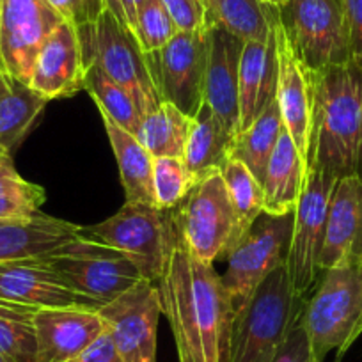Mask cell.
<instances>
[{
	"label": "cell",
	"instance_id": "6da1fadb",
	"mask_svg": "<svg viewBox=\"0 0 362 362\" xmlns=\"http://www.w3.org/2000/svg\"><path fill=\"white\" fill-rule=\"evenodd\" d=\"M156 288L180 362H229L235 309L214 264L196 259L177 236Z\"/></svg>",
	"mask_w": 362,
	"mask_h": 362
},
{
	"label": "cell",
	"instance_id": "7a4b0ae2",
	"mask_svg": "<svg viewBox=\"0 0 362 362\" xmlns=\"http://www.w3.org/2000/svg\"><path fill=\"white\" fill-rule=\"evenodd\" d=\"M313 117L308 169L337 180L362 177V64L350 61L311 73Z\"/></svg>",
	"mask_w": 362,
	"mask_h": 362
},
{
	"label": "cell",
	"instance_id": "3957f363",
	"mask_svg": "<svg viewBox=\"0 0 362 362\" xmlns=\"http://www.w3.org/2000/svg\"><path fill=\"white\" fill-rule=\"evenodd\" d=\"M300 323L316 362L330 351L339 361L362 334V259L346 261L322 272L305 298Z\"/></svg>",
	"mask_w": 362,
	"mask_h": 362
},
{
	"label": "cell",
	"instance_id": "277c9868",
	"mask_svg": "<svg viewBox=\"0 0 362 362\" xmlns=\"http://www.w3.org/2000/svg\"><path fill=\"white\" fill-rule=\"evenodd\" d=\"M304 302L295 295L286 264L264 277L235 316L229 362H274L300 320Z\"/></svg>",
	"mask_w": 362,
	"mask_h": 362
},
{
	"label": "cell",
	"instance_id": "5b68a950",
	"mask_svg": "<svg viewBox=\"0 0 362 362\" xmlns=\"http://www.w3.org/2000/svg\"><path fill=\"white\" fill-rule=\"evenodd\" d=\"M82 236L121 250L139 268L142 279L156 284L165 272L177 233L170 210L127 203L107 221L82 228Z\"/></svg>",
	"mask_w": 362,
	"mask_h": 362
},
{
	"label": "cell",
	"instance_id": "8992f818",
	"mask_svg": "<svg viewBox=\"0 0 362 362\" xmlns=\"http://www.w3.org/2000/svg\"><path fill=\"white\" fill-rule=\"evenodd\" d=\"M170 211L183 245L203 263L226 259L238 242V218L221 173L197 181Z\"/></svg>",
	"mask_w": 362,
	"mask_h": 362
},
{
	"label": "cell",
	"instance_id": "52a82bcc",
	"mask_svg": "<svg viewBox=\"0 0 362 362\" xmlns=\"http://www.w3.org/2000/svg\"><path fill=\"white\" fill-rule=\"evenodd\" d=\"M83 55L107 76L128 90L137 103L142 117L162 105L148 55L141 50L134 34L121 25L109 9L95 25L76 29Z\"/></svg>",
	"mask_w": 362,
	"mask_h": 362
},
{
	"label": "cell",
	"instance_id": "ba28073f",
	"mask_svg": "<svg viewBox=\"0 0 362 362\" xmlns=\"http://www.w3.org/2000/svg\"><path fill=\"white\" fill-rule=\"evenodd\" d=\"M293 218L295 211L286 215L263 211L228 252V270L222 276V283L231 298L235 316L250 300L264 277L286 264Z\"/></svg>",
	"mask_w": 362,
	"mask_h": 362
},
{
	"label": "cell",
	"instance_id": "9c48e42d",
	"mask_svg": "<svg viewBox=\"0 0 362 362\" xmlns=\"http://www.w3.org/2000/svg\"><path fill=\"white\" fill-rule=\"evenodd\" d=\"M41 257L71 290L102 305L142 281L139 268L121 250L82 235Z\"/></svg>",
	"mask_w": 362,
	"mask_h": 362
},
{
	"label": "cell",
	"instance_id": "30bf717a",
	"mask_svg": "<svg viewBox=\"0 0 362 362\" xmlns=\"http://www.w3.org/2000/svg\"><path fill=\"white\" fill-rule=\"evenodd\" d=\"M277 16L298 61L322 71L351 61L350 40L339 0H286Z\"/></svg>",
	"mask_w": 362,
	"mask_h": 362
},
{
	"label": "cell",
	"instance_id": "8fae6325",
	"mask_svg": "<svg viewBox=\"0 0 362 362\" xmlns=\"http://www.w3.org/2000/svg\"><path fill=\"white\" fill-rule=\"evenodd\" d=\"M337 177L320 169H308L300 201L295 208L293 235L286 270L295 295L302 300L311 295L322 277L320 256L325 238L327 214Z\"/></svg>",
	"mask_w": 362,
	"mask_h": 362
},
{
	"label": "cell",
	"instance_id": "7c38bea8",
	"mask_svg": "<svg viewBox=\"0 0 362 362\" xmlns=\"http://www.w3.org/2000/svg\"><path fill=\"white\" fill-rule=\"evenodd\" d=\"M210 27L180 33L155 54H146L162 102L194 117L204 103Z\"/></svg>",
	"mask_w": 362,
	"mask_h": 362
},
{
	"label": "cell",
	"instance_id": "4fadbf2b",
	"mask_svg": "<svg viewBox=\"0 0 362 362\" xmlns=\"http://www.w3.org/2000/svg\"><path fill=\"white\" fill-rule=\"evenodd\" d=\"M62 22L47 0H4L0 16V71L29 83L41 47Z\"/></svg>",
	"mask_w": 362,
	"mask_h": 362
},
{
	"label": "cell",
	"instance_id": "5bb4252c",
	"mask_svg": "<svg viewBox=\"0 0 362 362\" xmlns=\"http://www.w3.org/2000/svg\"><path fill=\"white\" fill-rule=\"evenodd\" d=\"M124 362H156V332L162 315L156 284L142 279L98 309Z\"/></svg>",
	"mask_w": 362,
	"mask_h": 362
},
{
	"label": "cell",
	"instance_id": "9a60e30c",
	"mask_svg": "<svg viewBox=\"0 0 362 362\" xmlns=\"http://www.w3.org/2000/svg\"><path fill=\"white\" fill-rule=\"evenodd\" d=\"M0 300L30 308H86L100 309L102 304L64 283L43 257L0 263Z\"/></svg>",
	"mask_w": 362,
	"mask_h": 362
},
{
	"label": "cell",
	"instance_id": "2e32d148",
	"mask_svg": "<svg viewBox=\"0 0 362 362\" xmlns=\"http://www.w3.org/2000/svg\"><path fill=\"white\" fill-rule=\"evenodd\" d=\"M87 68L78 33L71 23L62 22L41 47L29 86L47 102L69 98L83 89Z\"/></svg>",
	"mask_w": 362,
	"mask_h": 362
},
{
	"label": "cell",
	"instance_id": "e0dca14e",
	"mask_svg": "<svg viewBox=\"0 0 362 362\" xmlns=\"http://www.w3.org/2000/svg\"><path fill=\"white\" fill-rule=\"evenodd\" d=\"M274 36H276L277 64H279L276 102L279 105L288 135L308 162L313 117L311 71H308L295 55L286 33L279 22L277 9L276 18H274Z\"/></svg>",
	"mask_w": 362,
	"mask_h": 362
},
{
	"label": "cell",
	"instance_id": "ac0fdd59",
	"mask_svg": "<svg viewBox=\"0 0 362 362\" xmlns=\"http://www.w3.org/2000/svg\"><path fill=\"white\" fill-rule=\"evenodd\" d=\"M243 40L210 25L204 103L231 135L240 132V57Z\"/></svg>",
	"mask_w": 362,
	"mask_h": 362
},
{
	"label": "cell",
	"instance_id": "d6986e66",
	"mask_svg": "<svg viewBox=\"0 0 362 362\" xmlns=\"http://www.w3.org/2000/svg\"><path fill=\"white\" fill-rule=\"evenodd\" d=\"M37 362H69L105 330L98 309L43 308L34 316Z\"/></svg>",
	"mask_w": 362,
	"mask_h": 362
},
{
	"label": "cell",
	"instance_id": "ffe728a7",
	"mask_svg": "<svg viewBox=\"0 0 362 362\" xmlns=\"http://www.w3.org/2000/svg\"><path fill=\"white\" fill-rule=\"evenodd\" d=\"M362 259V177H339L327 214L320 268Z\"/></svg>",
	"mask_w": 362,
	"mask_h": 362
},
{
	"label": "cell",
	"instance_id": "44dd1931",
	"mask_svg": "<svg viewBox=\"0 0 362 362\" xmlns=\"http://www.w3.org/2000/svg\"><path fill=\"white\" fill-rule=\"evenodd\" d=\"M80 235L82 226L41 211L30 217L0 218V263L47 256Z\"/></svg>",
	"mask_w": 362,
	"mask_h": 362
},
{
	"label": "cell",
	"instance_id": "7402d4cb",
	"mask_svg": "<svg viewBox=\"0 0 362 362\" xmlns=\"http://www.w3.org/2000/svg\"><path fill=\"white\" fill-rule=\"evenodd\" d=\"M277 47L276 36L264 41H243L240 57V132L254 123L276 100Z\"/></svg>",
	"mask_w": 362,
	"mask_h": 362
},
{
	"label": "cell",
	"instance_id": "603a6c76",
	"mask_svg": "<svg viewBox=\"0 0 362 362\" xmlns=\"http://www.w3.org/2000/svg\"><path fill=\"white\" fill-rule=\"evenodd\" d=\"M308 177V162L284 130L272 151L263 180L264 214H293Z\"/></svg>",
	"mask_w": 362,
	"mask_h": 362
},
{
	"label": "cell",
	"instance_id": "cb8c5ba5",
	"mask_svg": "<svg viewBox=\"0 0 362 362\" xmlns=\"http://www.w3.org/2000/svg\"><path fill=\"white\" fill-rule=\"evenodd\" d=\"M233 137L235 135L226 130L214 110L203 103L199 112L192 117L189 141L181 158L194 185L211 174L221 173L229 160Z\"/></svg>",
	"mask_w": 362,
	"mask_h": 362
},
{
	"label": "cell",
	"instance_id": "d4e9b609",
	"mask_svg": "<svg viewBox=\"0 0 362 362\" xmlns=\"http://www.w3.org/2000/svg\"><path fill=\"white\" fill-rule=\"evenodd\" d=\"M47 103L29 83L4 73L0 80V158H13V151L33 130Z\"/></svg>",
	"mask_w": 362,
	"mask_h": 362
},
{
	"label": "cell",
	"instance_id": "484cf974",
	"mask_svg": "<svg viewBox=\"0 0 362 362\" xmlns=\"http://www.w3.org/2000/svg\"><path fill=\"white\" fill-rule=\"evenodd\" d=\"M102 117L107 137L112 146L114 155H116L127 203L156 206L155 194H153V162L155 158L149 155L148 149L139 142L134 134L117 127L105 114H102Z\"/></svg>",
	"mask_w": 362,
	"mask_h": 362
},
{
	"label": "cell",
	"instance_id": "4316f807",
	"mask_svg": "<svg viewBox=\"0 0 362 362\" xmlns=\"http://www.w3.org/2000/svg\"><path fill=\"white\" fill-rule=\"evenodd\" d=\"M284 130L279 105L274 100L250 127L233 137L229 158L242 162L263 185L267 163Z\"/></svg>",
	"mask_w": 362,
	"mask_h": 362
},
{
	"label": "cell",
	"instance_id": "83f0119b",
	"mask_svg": "<svg viewBox=\"0 0 362 362\" xmlns=\"http://www.w3.org/2000/svg\"><path fill=\"white\" fill-rule=\"evenodd\" d=\"M210 25H217L243 41H264L272 36L276 8L261 0H203Z\"/></svg>",
	"mask_w": 362,
	"mask_h": 362
},
{
	"label": "cell",
	"instance_id": "f1b7e54d",
	"mask_svg": "<svg viewBox=\"0 0 362 362\" xmlns=\"http://www.w3.org/2000/svg\"><path fill=\"white\" fill-rule=\"evenodd\" d=\"M190 127L192 117L173 103L162 102L158 109L142 117L135 137L153 158H183Z\"/></svg>",
	"mask_w": 362,
	"mask_h": 362
},
{
	"label": "cell",
	"instance_id": "f546056e",
	"mask_svg": "<svg viewBox=\"0 0 362 362\" xmlns=\"http://www.w3.org/2000/svg\"><path fill=\"white\" fill-rule=\"evenodd\" d=\"M83 90H87L90 98L95 100L100 114H105L117 127L135 135V132L141 127L142 114L124 87L114 82L96 64H89L86 80H83Z\"/></svg>",
	"mask_w": 362,
	"mask_h": 362
},
{
	"label": "cell",
	"instance_id": "4dcf8cb0",
	"mask_svg": "<svg viewBox=\"0 0 362 362\" xmlns=\"http://www.w3.org/2000/svg\"><path fill=\"white\" fill-rule=\"evenodd\" d=\"M36 308L0 300V351L15 362H37Z\"/></svg>",
	"mask_w": 362,
	"mask_h": 362
},
{
	"label": "cell",
	"instance_id": "1f68e13d",
	"mask_svg": "<svg viewBox=\"0 0 362 362\" xmlns=\"http://www.w3.org/2000/svg\"><path fill=\"white\" fill-rule=\"evenodd\" d=\"M224 177L226 189H228L229 199L235 208L236 218H238V240L243 233L254 224L257 217L263 214L264 196L263 185L257 177L235 158H229L221 170Z\"/></svg>",
	"mask_w": 362,
	"mask_h": 362
},
{
	"label": "cell",
	"instance_id": "d6a6232c",
	"mask_svg": "<svg viewBox=\"0 0 362 362\" xmlns=\"http://www.w3.org/2000/svg\"><path fill=\"white\" fill-rule=\"evenodd\" d=\"M47 201L43 187L20 176L13 167V158H0V218L30 217Z\"/></svg>",
	"mask_w": 362,
	"mask_h": 362
},
{
	"label": "cell",
	"instance_id": "836d02e7",
	"mask_svg": "<svg viewBox=\"0 0 362 362\" xmlns=\"http://www.w3.org/2000/svg\"><path fill=\"white\" fill-rule=\"evenodd\" d=\"M192 177L181 158H155L153 194L160 210H173L192 189Z\"/></svg>",
	"mask_w": 362,
	"mask_h": 362
},
{
	"label": "cell",
	"instance_id": "e575fe53",
	"mask_svg": "<svg viewBox=\"0 0 362 362\" xmlns=\"http://www.w3.org/2000/svg\"><path fill=\"white\" fill-rule=\"evenodd\" d=\"M177 33L180 30L167 13L165 6L162 4V0H148L139 9L134 36L144 54L162 50Z\"/></svg>",
	"mask_w": 362,
	"mask_h": 362
},
{
	"label": "cell",
	"instance_id": "d590c367",
	"mask_svg": "<svg viewBox=\"0 0 362 362\" xmlns=\"http://www.w3.org/2000/svg\"><path fill=\"white\" fill-rule=\"evenodd\" d=\"M64 22L75 29L95 25L107 9L105 0H47Z\"/></svg>",
	"mask_w": 362,
	"mask_h": 362
},
{
	"label": "cell",
	"instance_id": "8d00e7d4",
	"mask_svg": "<svg viewBox=\"0 0 362 362\" xmlns=\"http://www.w3.org/2000/svg\"><path fill=\"white\" fill-rule=\"evenodd\" d=\"M177 30L194 33L210 27L203 0H162Z\"/></svg>",
	"mask_w": 362,
	"mask_h": 362
},
{
	"label": "cell",
	"instance_id": "74e56055",
	"mask_svg": "<svg viewBox=\"0 0 362 362\" xmlns=\"http://www.w3.org/2000/svg\"><path fill=\"white\" fill-rule=\"evenodd\" d=\"M274 362H316L315 355L311 351L308 334H305V329L300 323V320L293 327L288 339L284 341L283 348L279 350L277 357L274 358Z\"/></svg>",
	"mask_w": 362,
	"mask_h": 362
},
{
	"label": "cell",
	"instance_id": "f35d334b",
	"mask_svg": "<svg viewBox=\"0 0 362 362\" xmlns=\"http://www.w3.org/2000/svg\"><path fill=\"white\" fill-rule=\"evenodd\" d=\"M350 40L351 61L362 64V0H339Z\"/></svg>",
	"mask_w": 362,
	"mask_h": 362
},
{
	"label": "cell",
	"instance_id": "ab89813d",
	"mask_svg": "<svg viewBox=\"0 0 362 362\" xmlns=\"http://www.w3.org/2000/svg\"><path fill=\"white\" fill-rule=\"evenodd\" d=\"M69 362H124L117 351L116 343H114L110 332L103 330L98 337L90 344H87L75 358Z\"/></svg>",
	"mask_w": 362,
	"mask_h": 362
},
{
	"label": "cell",
	"instance_id": "60d3db41",
	"mask_svg": "<svg viewBox=\"0 0 362 362\" xmlns=\"http://www.w3.org/2000/svg\"><path fill=\"white\" fill-rule=\"evenodd\" d=\"M148 0H121V8L124 13V22H127V29L134 34L135 30V20H137V13Z\"/></svg>",
	"mask_w": 362,
	"mask_h": 362
},
{
	"label": "cell",
	"instance_id": "b9f144b4",
	"mask_svg": "<svg viewBox=\"0 0 362 362\" xmlns=\"http://www.w3.org/2000/svg\"><path fill=\"white\" fill-rule=\"evenodd\" d=\"M105 6L110 13L114 15V18L121 23L123 27H127V22H124V13L123 8H121V0H105Z\"/></svg>",
	"mask_w": 362,
	"mask_h": 362
},
{
	"label": "cell",
	"instance_id": "7bdbcfd3",
	"mask_svg": "<svg viewBox=\"0 0 362 362\" xmlns=\"http://www.w3.org/2000/svg\"><path fill=\"white\" fill-rule=\"evenodd\" d=\"M261 2H263V4H267V6H270V8L279 9L281 6H283L284 2H286V0H261Z\"/></svg>",
	"mask_w": 362,
	"mask_h": 362
},
{
	"label": "cell",
	"instance_id": "ee69618b",
	"mask_svg": "<svg viewBox=\"0 0 362 362\" xmlns=\"http://www.w3.org/2000/svg\"><path fill=\"white\" fill-rule=\"evenodd\" d=\"M0 362H15L13 358H9L8 355H4L2 351H0Z\"/></svg>",
	"mask_w": 362,
	"mask_h": 362
},
{
	"label": "cell",
	"instance_id": "f6af8a7d",
	"mask_svg": "<svg viewBox=\"0 0 362 362\" xmlns=\"http://www.w3.org/2000/svg\"><path fill=\"white\" fill-rule=\"evenodd\" d=\"M2 2H4V0H0V16H2Z\"/></svg>",
	"mask_w": 362,
	"mask_h": 362
},
{
	"label": "cell",
	"instance_id": "bcb514c9",
	"mask_svg": "<svg viewBox=\"0 0 362 362\" xmlns=\"http://www.w3.org/2000/svg\"><path fill=\"white\" fill-rule=\"evenodd\" d=\"M2 76H4V73H2V71H0V80H2Z\"/></svg>",
	"mask_w": 362,
	"mask_h": 362
}]
</instances>
